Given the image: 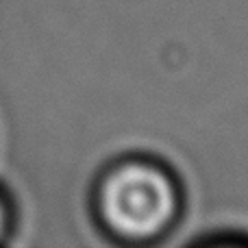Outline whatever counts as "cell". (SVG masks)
<instances>
[{"label": "cell", "instance_id": "obj_2", "mask_svg": "<svg viewBox=\"0 0 248 248\" xmlns=\"http://www.w3.org/2000/svg\"><path fill=\"white\" fill-rule=\"evenodd\" d=\"M13 222H16V214H13V207H11V201L0 192V244L9 240L13 231Z\"/></svg>", "mask_w": 248, "mask_h": 248}, {"label": "cell", "instance_id": "obj_1", "mask_svg": "<svg viewBox=\"0 0 248 248\" xmlns=\"http://www.w3.org/2000/svg\"><path fill=\"white\" fill-rule=\"evenodd\" d=\"M185 187L163 159L128 153L100 168L90 189V211L111 244L155 246L176 231L185 216Z\"/></svg>", "mask_w": 248, "mask_h": 248}]
</instances>
